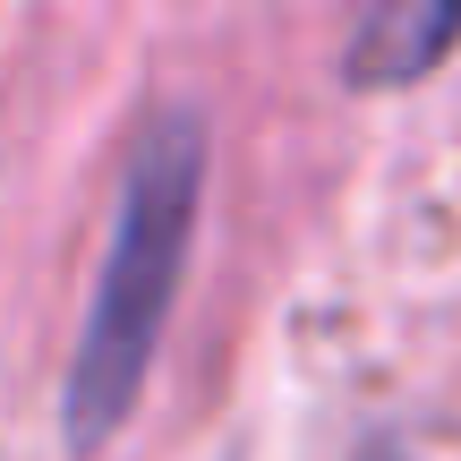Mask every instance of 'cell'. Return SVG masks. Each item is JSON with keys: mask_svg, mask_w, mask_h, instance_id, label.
I'll list each match as a JSON object with an SVG mask.
<instances>
[{"mask_svg": "<svg viewBox=\"0 0 461 461\" xmlns=\"http://www.w3.org/2000/svg\"><path fill=\"white\" fill-rule=\"evenodd\" d=\"M205 163H214V146H205L197 103H154L120 154L112 248H103L95 299H86L77 350H68V384H60L68 453L112 445L154 376V350H163L171 299H180L188 248H197V214H205Z\"/></svg>", "mask_w": 461, "mask_h": 461, "instance_id": "1", "label": "cell"}, {"mask_svg": "<svg viewBox=\"0 0 461 461\" xmlns=\"http://www.w3.org/2000/svg\"><path fill=\"white\" fill-rule=\"evenodd\" d=\"M461 43V9L445 0H402V9H367L342 43V86L376 95V86H419L436 60Z\"/></svg>", "mask_w": 461, "mask_h": 461, "instance_id": "2", "label": "cell"}, {"mask_svg": "<svg viewBox=\"0 0 461 461\" xmlns=\"http://www.w3.org/2000/svg\"><path fill=\"white\" fill-rule=\"evenodd\" d=\"M350 461H402V445H393V436H367V445L350 453Z\"/></svg>", "mask_w": 461, "mask_h": 461, "instance_id": "3", "label": "cell"}]
</instances>
